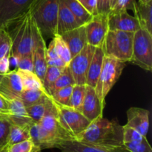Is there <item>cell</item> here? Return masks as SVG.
Returning a JSON list of instances; mask_svg holds the SVG:
<instances>
[{"instance_id": "1", "label": "cell", "mask_w": 152, "mask_h": 152, "mask_svg": "<svg viewBox=\"0 0 152 152\" xmlns=\"http://www.w3.org/2000/svg\"><path fill=\"white\" fill-rule=\"evenodd\" d=\"M76 141L105 146L123 145V126L117 119L103 118L91 122L76 138Z\"/></svg>"}, {"instance_id": "2", "label": "cell", "mask_w": 152, "mask_h": 152, "mask_svg": "<svg viewBox=\"0 0 152 152\" xmlns=\"http://www.w3.org/2000/svg\"><path fill=\"white\" fill-rule=\"evenodd\" d=\"M34 20L30 10L12 21L5 28L12 41L10 55L21 57L32 53L34 42Z\"/></svg>"}, {"instance_id": "3", "label": "cell", "mask_w": 152, "mask_h": 152, "mask_svg": "<svg viewBox=\"0 0 152 152\" xmlns=\"http://www.w3.org/2000/svg\"><path fill=\"white\" fill-rule=\"evenodd\" d=\"M60 0H34L30 12L45 40L56 35V22Z\"/></svg>"}, {"instance_id": "4", "label": "cell", "mask_w": 152, "mask_h": 152, "mask_svg": "<svg viewBox=\"0 0 152 152\" xmlns=\"http://www.w3.org/2000/svg\"><path fill=\"white\" fill-rule=\"evenodd\" d=\"M134 32L108 30L102 48L105 56L112 57L122 62H131Z\"/></svg>"}, {"instance_id": "5", "label": "cell", "mask_w": 152, "mask_h": 152, "mask_svg": "<svg viewBox=\"0 0 152 152\" xmlns=\"http://www.w3.org/2000/svg\"><path fill=\"white\" fill-rule=\"evenodd\" d=\"M126 63L112 57H104L102 69L96 83L95 92L102 104H105V98L123 73Z\"/></svg>"}, {"instance_id": "6", "label": "cell", "mask_w": 152, "mask_h": 152, "mask_svg": "<svg viewBox=\"0 0 152 152\" xmlns=\"http://www.w3.org/2000/svg\"><path fill=\"white\" fill-rule=\"evenodd\" d=\"M131 62L144 70H152V34L143 28L134 32Z\"/></svg>"}, {"instance_id": "7", "label": "cell", "mask_w": 152, "mask_h": 152, "mask_svg": "<svg viewBox=\"0 0 152 152\" xmlns=\"http://www.w3.org/2000/svg\"><path fill=\"white\" fill-rule=\"evenodd\" d=\"M53 101L56 111V116L61 125L70 134L77 138L83 132L91 122L88 120L82 112L70 106L62 105Z\"/></svg>"}, {"instance_id": "8", "label": "cell", "mask_w": 152, "mask_h": 152, "mask_svg": "<svg viewBox=\"0 0 152 152\" xmlns=\"http://www.w3.org/2000/svg\"><path fill=\"white\" fill-rule=\"evenodd\" d=\"M96 47L87 44L73 57L68 66L77 84H86L88 71Z\"/></svg>"}, {"instance_id": "9", "label": "cell", "mask_w": 152, "mask_h": 152, "mask_svg": "<svg viewBox=\"0 0 152 152\" xmlns=\"http://www.w3.org/2000/svg\"><path fill=\"white\" fill-rule=\"evenodd\" d=\"M34 0H0V28L28 11Z\"/></svg>"}, {"instance_id": "10", "label": "cell", "mask_w": 152, "mask_h": 152, "mask_svg": "<svg viewBox=\"0 0 152 152\" xmlns=\"http://www.w3.org/2000/svg\"><path fill=\"white\" fill-rule=\"evenodd\" d=\"M108 16L97 14L86 25L87 43L94 47L102 46L108 31Z\"/></svg>"}, {"instance_id": "11", "label": "cell", "mask_w": 152, "mask_h": 152, "mask_svg": "<svg viewBox=\"0 0 152 152\" xmlns=\"http://www.w3.org/2000/svg\"><path fill=\"white\" fill-rule=\"evenodd\" d=\"M34 42L32 50L33 61H34V72L42 80L44 77L47 69V59H46V40L42 35L39 29L34 22Z\"/></svg>"}, {"instance_id": "12", "label": "cell", "mask_w": 152, "mask_h": 152, "mask_svg": "<svg viewBox=\"0 0 152 152\" xmlns=\"http://www.w3.org/2000/svg\"><path fill=\"white\" fill-rule=\"evenodd\" d=\"M56 148L62 152H131L124 145L105 146L71 140L59 143Z\"/></svg>"}, {"instance_id": "13", "label": "cell", "mask_w": 152, "mask_h": 152, "mask_svg": "<svg viewBox=\"0 0 152 152\" xmlns=\"http://www.w3.org/2000/svg\"><path fill=\"white\" fill-rule=\"evenodd\" d=\"M105 104H102L98 98L94 88L87 86L86 96L82 106L81 112L85 117L93 122L102 117Z\"/></svg>"}, {"instance_id": "14", "label": "cell", "mask_w": 152, "mask_h": 152, "mask_svg": "<svg viewBox=\"0 0 152 152\" xmlns=\"http://www.w3.org/2000/svg\"><path fill=\"white\" fill-rule=\"evenodd\" d=\"M108 29L135 32L140 28L139 22L134 16L128 11L110 12L108 15Z\"/></svg>"}, {"instance_id": "15", "label": "cell", "mask_w": 152, "mask_h": 152, "mask_svg": "<svg viewBox=\"0 0 152 152\" xmlns=\"http://www.w3.org/2000/svg\"><path fill=\"white\" fill-rule=\"evenodd\" d=\"M22 88L20 77L16 70L5 74L0 73V94L8 101L19 98Z\"/></svg>"}, {"instance_id": "16", "label": "cell", "mask_w": 152, "mask_h": 152, "mask_svg": "<svg viewBox=\"0 0 152 152\" xmlns=\"http://www.w3.org/2000/svg\"><path fill=\"white\" fill-rule=\"evenodd\" d=\"M9 112L4 119H7L11 125L22 128H30L34 122L31 120L26 111V108L20 98H14L8 101Z\"/></svg>"}, {"instance_id": "17", "label": "cell", "mask_w": 152, "mask_h": 152, "mask_svg": "<svg viewBox=\"0 0 152 152\" xmlns=\"http://www.w3.org/2000/svg\"><path fill=\"white\" fill-rule=\"evenodd\" d=\"M38 124L48 134L59 140L60 143L64 141L75 140L74 137L70 134L60 124L56 116V111L46 115Z\"/></svg>"}, {"instance_id": "18", "label": "cell", "mask_w": 152, "mask_h": 152, "mask_svg": "<svg viewBox=\"0 0 152 152\" xmlns=\"http://www.w3.org/2000/svg\"><path fill=\"white\" fill-rule=\"evenodd\" d=\"M126 125L146 137L149 129V111L140 107H132L127 110Z\"/></svg>"}, {"instance_id": "19", "label": "cell", "mask_w": 152, "mask_h": 152, "mask_svg": "<svg viewBox=\"0 0 152 152\" xmlns=\"http://www.w3.org/2000/svg\"><path fill=\"white\" fill-rule=\"evenodd\" d=\"M29 133L30 139L34 143L36 151L56 148L60 143L59 140L48 134L38 123H34L29 128Z\"/></svg>"}, {"instance_id": "20", "label": "cell", "mask_w": 152, "mask_h": 152, "mask_svg": "<svg viewBox=\"0 0 152 152\" xmlns=\"http://www.w3.org/2000/svg\"><path fill=\"white\" fill-rule=\"evenodd\" d=\"M71 52V57L79 53L87 43L86 25H80L60 36Z\"/></svg>"}, {"instance_id": "21", "label": "cell", "mask_w": 152, "mask_h": 152, "mask_svg": "<svg viewBox=\"0 0 152 152\" xmlns=\"http://www.w3.org/2000/svg\"><path fill=\"white\" fill-rule=\"evenodd\" d=\"M79 26H80V25L77 21L75 16L65 5L63 1L60 0L56 22V35L61 36Z\"/></svg>"}, {"instance_id": "22", "label": "cell", "mask_w": 152, "mask_h": 152, "mask_svg": "<svg viewBox=\"0 0 152 152\" xmlns=\"http://www.w3.org/2000/svg\"><path fill=\"white\" fill-rule=\"evenodd\" d=\"M25 108L28 116L34 123H39L46 115L56 112L53 98L50 95H48L37 104Z\"/></svg>"}, {"instance_id": "23", "label": "cell", "mask_w": 152, "mask_h": 152, "mask_svg": "<svg viewBox=\"0 0 152 152\" xmlns=\"http://www.w3.org/2000/svg\"><path fill=\"white\" fill-rule=\"evenodd\" d=\"M105 53L102 46L101 47H96L94 53L93 58L91 61L89 66L88 71L87 79H86V85L91 87H96L99 74L103 63Z\"/></svg>"}, {"instance_id": "24", "label": "cell", "mask_w": 152, "mask_h": 152, "mask_svg": "<svg viewBox=\"0 0 152 152\" xmlns=\"http://www.w3.org/2000/svg\"><path fill=\"white\" fill-rule=\"evenodd\" d=\"M134 13L139 22L140 28L152 34V2L142 4L138 1L135 5Z\"/></svg>"}, {"instance_id": "25", "label": "cell", "mask_w": 152, "mask_h": 152, "mask_svg": "<svg viewBox=\"0 0 152 152\" xmlns=\"http://www.w3.org/2000/svg\"><path fill=\"white\" fill-rule=\"evenodd\" d=\"M80 25H86L93 18L91 14L77 0H62Z\"/></svg>"}, {"instance_id": "26", "label": "cell", "mask_w": 152, "mask_h": 152, "mask_svg": "<svg viewBox=\"0 0 152 152\" xmlns=\"http://www.w3.org/2000/svg\"><path fill=\"white\" fill-rule=\"evenodd\" d=\"M49 95L44 88L41 89H22L19 98L25 107L35 104Z\"/></svg>"}, {"instance_id": "27", "label": "cell", "mask_w": 152, "mask_h": 152, "mask_svg": "<svg viewBox=\"0 0 152 152\" xmlns=\"http://www.w3.org/2000/svg\"><path fill=\"white\" fill-rule=\"evenodd\" d=\"M16 71H17L19 77H20L23 89L44 88L42 80L34 73V72L21 69H17Z\"/></svg>"}, {"instance_id": "28", "label": "cell", "mask_w": 152, "mask_h": 152, "mask_svg": "<svg viewBox=\"0 0 152 152\" xmlns=\"http://www.w3.org/2000/svg\"><path fill=\"white\" fill-rule=\"evenodd\" d=\"M74 84H76L75 80H74L72 73H71L69 66L68 65L63 69L59 77L55 81L54 84L49 92V95H51L53 92L57 91L58 89L66 87V86H74Z\"/></svg>"}, {"instance_id": "29", "label": "cell", "mask_w": 152, "mask_h": 152, "mask_svg": "<svg viewBox=\"0 0 152 152\" xmlns=\"http://www.w3.org/2000/svg\"><path fill=\"white\" fill-rule=\"evenodd\" d=\"M86 84H74L73 86L72 93H71V101H70V107L76 109L81 112L82 106L86 92Z\"/></svg>"}, {"instance_id": "30", "label": "cell", "mask_w": 152, "mask_h": 152, "mask_svg": "<svg viewBox=\"0 0 152 152\" xmlns=\"http://www.w3.org/2000/svg\"><path fill=\"white\" fill-rule=\"evenodd\" d=\"M64 68L48 66L47 69H46L44 77H43L42 82L43 87L47 91V92L48 94L50 90L51 89L52 86L54 84L55 81L57 80V78L59 77L61 73H62Z\"/></svg>"}, {"instance_id": "31", "label": "cell", "mask_w": 152, "mask_h": 152, "mask_svg": "<svg viewBox=\"0 0 152 152\" xmlns=\"http://www.w3.org/2000/svg\"><path fill=\"white\" fill-rule=\"evenodd\" d=\"M27 139H30L29 128L11 125L10 135H9L8 145H11Z\"/></svg>"}, {"instance_id": "32", "label": "cell", "mask_w": 152, "mask_h": 152, "mask_svg": "<svg viewBox=\"0 0 152 152\" xmlns=\"http://www.w3.org/2000/svg\"><path fill=\"white\" fill-rule=\"evenodd\" d=\"M52 39L54 42L55 49L57 55L66 65H68L72 57L67 44L59 35H55Z\"/></svg>"}, {"instance_id": "33", "label": "cell", "mask_w": 152, "mask_h": 152, "mask_svg": "<svg viewBox=\"0 0 152 152\" xmlns=\"http://www.w3.org/2000/svg\"><path fill=\"white\" fill-rule=\"evenodd\" d=\"M46 59H47V65L50 66L62 67L64 68L66 66V64L62 61L59 55L56 53V49H55L54 42L52 39L51 42L49 44L48 47H47V52H46Z\"/></svg>"}, {"instance_id": "34", "label": "cell", "mask_w": 152, "mask_h": 152, "mask_svg": "<svg viewBox=\"0 0 152 152\" xmlns=\"http://www.w3.org/2000/svg\"><path fill=\"white\" fill-rule=\"evenodd\" d=\"M12 41L5 28H0V58L10 56L11 53Z\"/></svg>"}, {"instance_id": "35", "label": "cell", "mask_w": 152, "mask_h": 152, "mask_svg": "<svg viewBox=\"0 0 152 152\" xmlns=\"http://www.w3.org/2000/svg\"><path fill=\"white\" fill-rule=\"evenodd\" d=\"M72 89L73 86L62 88V89H58L57 91L53 92L50 96L58 104H60L62 105L69 106L71 93H72Z\"/></svg>"}, {"instance_id": "36", "label": "cell", "mask_w": 152, "mask_h": 152, "mask_svg": "<svg viewBox=\"0 0 152 152\" xmlns=\"http://www.w3.org/2000/svg\"><path fill=\"white\" fill-rule=\"evenodd\" d=\"M123 144L131 142H139L146 138V137L142 136L137 131L131 127L127 126L126 125L123 126Z\"/></svg>"}, {"instance_id": "37", "label": "cell", "mask_w": 152, "mask_h": 152, "mask_svg": "<svg viewBox=\"0 0 152 152\" xmlns=\"http://www.w3.org/2000/svg\"><path fill=\"white\" fill-rule=\"evenodd\" d=\"M11 124L4 119H0V148L8 145Z\"/></svg>"}, {"instance_id": "38", "label": "cell", "mask_w": 152, "mask_h": 152, "mask_svg": "<svg viewBox=\"0 0 152 152\" xmlns=\"http://www.w3.org/2000/svg\"><path fill=\"white\" fill-rule=\"evenodd\" d=\"M8 152H37L35 147L30 139L25 140L8 146Z\"/></svg>"}, {"instance_id": "39", "label": "cell", "mask_w": 152, "mask_h": 152, "mask_svg": "<svg viewBox=\"0 0 152 152\" xmlns=\"http://www.w3.org/2000/svg\"><path fill=\"white\" fill-rule=\"evenodd\" d=\"M123 145L131 152H152V148L147 138L139 142L125 143Z\"/></svg>"}, {"instance_id": "40", "label": "cell", "mask_w": 152, "mask_h": 152, "mask_svg": "<svg viewBox=\"0 0 152 152\" xmlns=\"http://www.w3.org/2000/svg\"><path fill=\"white\" fill-rule=\"evenodd\" d=\"M136 3V0H117L110 12L128 11L129 10L134 12Z\"/></svg>"}, {"instance_id": "41", "label": "cell", "mask_w": 152, "mask_h": 152, "mask_svg": "<svg viewBox=\"0 0 152 152\" xmlns=\"http://www.w3.org/2000/svg\"><path fill=\"white\" fill-rule=\"evenodd\" d=\"M17 69L34 72V61H33L32 53L19 57Z\"/></svg>"}, {"instance_id": "42", "label": "cell", "mask_w": 152, "mask_h": 152, "mask_svg": "<svg viewBox=\"0 0 152 152\" xmlns=\"http://www.w3.org/2000/svg\"><path fill=\"white\" fill-rule=\"evenodd\" d=\"M111 11L109 0H96V13L108 16Z\"/></svg>"}, {"instance_id": "43", "label": "cell", "mask_w": 152, "mask_h": 152, "mask_svg": "<svg viewBox=\"0 0 152 152\" xmlns=\"http://www.w3.org/2000/svg\"><path fill=\"white\" fill-rule=\"evenodd\" d=\"M93 16L96 13V0H77Z\"/></svg>"}, {"instance_id": "44", "label": "cell", "mask_w": 152, "mask_h": 152, "mask_svg": "<svg viewBox=\"0 0 152 152\" xmlns=\"http://www.w3.org/2000/svg\"><path fill=\"white\" fill-rule=\"evenodd\" d=\"M9 112V102L0 94V119H5Z\"/></svg>"}, {"instance_id": "45", "label": "cell", "mask_w": 152, "mask_h": 152, "mask_svg": "<svg viewBox=\"0 0 152 152\" xmlns=\"http://www.w3.org/2000/svg\"><path fill=\"white\" fill-rule=\"evenodd\" d=\"M10 71L9 56H5L0 58V73L1 74H5V73H7Z\"/></svg>"}, {"instance_id": "46", "label": "cell", "mask_w": 152, "mask_h": 152, "mask_svg": "<svg viewBox=\"0 0 152 152\" xmlns=\"http://www.w3.org/2000/svg\"><path fill=\"white\" fill-rule=\"evenodd\" d=\"M9 63H10V70L11 69V68L13 69L12 70H17L18 63H19V57L10 55L9 56Z\"/></svg>"}, {"instance_id": "47", "label": "cell", "mask_w": 152, "mask_h": 152, "mask_svg": "<svg viewBox=\"0 0 152 152\" xmlns=\"http://www.w3.org/2000/svg\"><path fill=\"white\" fill-rule=\"evenodd\" d=\"M8 146L7 145L5 147L0 148V152H8Z\"/></svg>"}, {"instance_id": "48", "label": "cell", "mask_w": 152, "mask_h": 152, "mask_svg": "<svg viewBox=\"0 0 152 152\" xmlns=\"http://www.w3.org/2000/svg\"><path fill=\"white\" fill-rule=\"evenodd\" d=\"M139 2L142 3V4H148V3L152 2V0H139Z\"/></svg>"}, {"instance_id": "49", "label": "cell", "mask_w": 152, "mask_h": 152, "mask_svg": "<svg viewBox=\"0 0 152 152\" xmlns=\"http://www.w3.org/2000/svg\"><path fill=\"white\" fill-rule=\"evenodd\" d=\"M110 1V7H111V10L113 8V7L114 6V4H115L116 1H117V0H109Z\"/></svg>"}, {"instance_id": "50", "label": "cell", "mask_w": 152, "mask_h": 152, "mask_svg": "<svg viewBox=\"0 0 152 152\" xmlns=\"http://www.w3.org/2000/svg\"><path fill=\"white\" fill-rule=\"evenodd\" d=\"M37 152H41V151H37Z\"/></svg>"}]
</instances>
